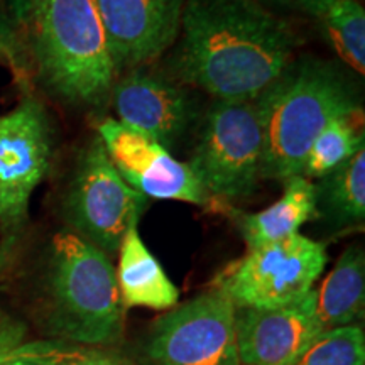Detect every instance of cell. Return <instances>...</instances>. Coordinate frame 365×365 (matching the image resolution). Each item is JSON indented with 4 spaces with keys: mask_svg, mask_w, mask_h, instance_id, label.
Masks as SVG:
<instances>
[{
    "mask_svg": "<svg viewBox=\"0 0 365 365\" xmlns=\"http://www.w3.org/2000/svg\"><path fill=\"white\" fill-rule=\"evenodd\" d=\"M173 70L215 100H255L293 59L299 39L259 0H186Z\"/></svg>",
    "mask_w": 365,
    "mask_h": 365,
    "instance_id": "1",
    "label": "cell"
},
{
    "mask_svg": "<svg viewBox=\"0 0 365 365\" xmlns=\"http://www.w3.org/2000/svg\"><path fill=\"white\" fill-rule=\"evenodd\" d=\"M344 63L293 58L255 98L264 132L262 180L299 175L313 140L335 118L362 112L360 88Z\"/></svg>",
    "mask_w": 365,
    "mask_h": 365,
    "instance_id": "2",
    "label": "cell"
},
{
    "mask_svg": "<svg viewBox=\"0 0 365 365\" xmlns=\"http://www.w3.org/2000/svg\"><path fill=\"white\" fill-rule=\"evenodd\" d=\"M125 309L107 254L61 230L51 239L44 272V319L51 335L83 346L115 345Z\"/></svg>",
    "mask_w": 365,
    "mask_h": 365,
    "instance_id": "3",
    "label": "cell"
},
{
    "mask_svg": "<svg viewBox=\"0 0 365 365\" xmlns=\"http://www.w3.org/2000/svg\"><path fill=\"white\" fill-rule=\"evenodd\" d=\"M27 31L39 78L54 97L86 108L108 102L118 71L97 0H41Z\"/></svg>",
    "mask_w": 365,
    "mask_h": 365,
    "instance_id": "4",
    "label": "cell"
},
{
    "mask_svg": "<svg viewBox=\"0 0 365 365\" xmlns=\"http://www.w3.org/2000/svg\"><path fill=\"white\" fill-rule=\"evenodd\" d=\"M264 132L255 100H213L200 117L190 170L212 200L235 202L262 180Z\"/></svg>",
    "mask_w": 365,
    "mask_h": 365,
    "instance_id": "5",
    "label": "cell"
},
{
    "mask_svg": "<svg viewBox=\"0 0 365 365\" xmlns=\"http://www.w3.org/2000/svg\"><path fill=\"white\" fill-rule=\"evenodd\" d=\"M53 149V127L39 100L27 95L0 113V269L24 234L31 198L49 175Z\"/></svg>",
    "mask_w": 365,
    "mask_h": 365,
    "instance_id": "6",
    "label": "cell"
},
{
    "mask_svg": "<svg viewBox=\"0 0 365 365\" xmlns=\"http://www.w3.org/2000/svg\"><path fill=\"white\" fill-rule=\"evenodd\" d=\"M328 262L325 244L296 234L247 249L217 274L213 289L235 308H277L294 303L314 289Z\"/></svg>",
    "mask_w": 365,
    "mask_h": 365,
    "instance_id": "7",
    "label": "cell"
},
{
    "mask_svg": "<svg viewBox=\"0 0 365 365\" xmlns=\"http://www.w3.org/2000/svg\"><path fill=\"white\" fill-rule=\"evenodd\" d=\"M148 198L122 180L98 135L91 137L63 200L68 230L110 257L118 252L127 232L139 225Z\"/></svg>",
    "mask_w": 365,
    "mask_h": 365,
    "instance_id": "8",
    "label": "cell"
},
{
    "mask_svg": "<svg viewBox=\"0 0 365 365\" xmlns=\"http://www.w3.org/2000/svg\"><path fill=\"white\" fill-rule=\"evenodd\" d=\"M237 308L210 289L168 309L145 331L139 365H239Z\"/></svg>",
    "mask_w": 365,
    "mask_h": 365,
    "instance_id": "9",
    "label": "cell"
},
{
    "mask_svg": "<svg viewBox=\"0 0 365 365\" xmlns=\"http://www.w3.org/2000/svg\"><path fill=\"white\" fill-rule=\"evenodd\" d=\"M97 135L122 180L144 198L173 200L195 207L212 205L213 200L188 163L178 161L164 145L143 132L107 118L98 125Z\"/></svg>",
    "mask_w": 365,
    "mask_h": 365,
    "instance_id": "10",
    "label": "cell"
},
{
    "mask_svg": "<svg viewBox=\"0 0 365 365\" xmlns=\"http://www.w3.org/2000/svg\"><path fill=\"white\" fill-rule=\"evenodd\" d=\"M117 122L164 145L176 148L200 122L193 95L180 83L144 68L115 80L110 98Z\"/></svg>",
    "mask_w": 365,
    "mask_h": 365,
    "instance_id": "11",
    "label": "cell"
},
{
    "mask_svg": "<svg viewBox=\"0 0 365 365\" xmlns=\"http://www.w3.org/2000/svg\"><path fill=\"white\" fill-rule=\"evenodd\" d=\"M186 0H97L117 71L144 68L180 34Z\"/></svg>",
    "mask_w": 365,
    "mask_h": 365,
    "instance_id": "12",
    "label": "cell"
},
{
    "mask_svg": "<svg viewBox=\"0 0 365 365\" xmlns=\"http://www.w3.org/2000/svg\"><path fill=\"white\" fill-rule=\"evenodd\" d=\"M314 289L277 308H237L239 365H291L322 333Z\"/></svg>",
    "mask_w": 365,
    "mask_h": 365,
    "instance_id": "13",
    "label": "cell"
},
{
    "mask_svg": "<svg viewBox=\"0 0 365 365\" xmlns=\"http://www.w3.org/2000/svg\"><path fill=\"white\" fill-rule=\"evenodd\" d=\"M117 254L115 276L124 309L168 312L180 303V289L140 239L137 227L127 232Z\"/></svg>",
    "mask_w": 365,
    "mask_h": 365,
    "instance_id": "14",
    "label": "cell"
},
{
    "mask_svg": "<svg viewBox=\"0 0 365 365\" xmlns=\"http://www.w3.org/2000/svg\"><path fill=\"white\" fill-rule=\"evenodd\" d=\"M282 182L284 191L271 207L259 213H234L247 249L293 237L304 223L318 218L314 182L301 175L289 176Z\"/></svg>",
    "mask_w": 365,
    "mask_h": 365,
    "instance_id": "15",
    "label": "cell"
},
{
    "mask_svg": "<svg viewBox=\"0 0 365 365\" xmlns=\"http://www.w3.org/2000/svg\"><path fill=\"white\" fill-rule=\"evenodd\" d=\"M365 307V254L360 245H350L318 289L314 312L322 330L357 325Z\"/></svg>",
    "mask_w": 365,
    "mask_h": 365,
    "instance_id": "16",
    "label": "cell"
},
{
    "mask_svg": "<svg viewBox=\"0 0 365 365\" xmlns=\"http://www.w3.org/2000/svg\"><path fill=\"white\" fill-rule=\"evenodd\" d=\"M317 26L341 63L365 73V11L360 0H282Z\"/></svg>",
    "mask_w": 365,
    "mask_h": 365,
    "instance_id": "17",
    "label": "cell"
},
{
    "mask_svg": "<svg viewBox=\"0 0 365 365\" xmlns=\"http://www.w3.org/2000/svg\"><path fill=\"white\" fill-rule=\"evenodd\" d=\"M318 218L333 230L362 225L365 218V149L314 185Z\"/></svg>",
    "mask_w": 365,
    "mask_h": 365,
    "instance_id": "18",
    "label": "cell"
},
{
    "mask_svg": "<svg viewBox=\"0 0 365 365\" xmlns=\"http://www.w3.org/2000/svg\"><path fill=\"white\" fill-rule=\"evenodd\" d=\"M364 110L335 118L313 140L303 166L301 176L319 180L339 168L359 150L365 149Z\"/></svg>",
    "mask_w": 365,
    "mask_h": 365,
    "instance_id": "19",
    "label": "cell"
},
{
    "mask_svg": "<svg viewBox=\"0 0 365 365\" xmlns=\"http://www.w3.org/2000/svg\"><path fill=\"white\" fill-rule=\"evenodd\" d=\"M291 365H365V335L359 325L325 330Z\"/></svg>",
    "mask_w": 365,
    "mask_h": 365,
    "instance_id": "20",
    "label": "cell"
},
{
    "mask_svg": "<svg viewBox=\"0 0 365 365\" xmlns=\"http://www.w3.org/2000/svg\"><path fill=\"white\" fill-rule=\"evenodd\" d=\"M16 352L39 365H130L118 355L98 346L73 345L66 341L22 344Z\"/></svg>",
    "mask_w": 365,
    "mask_h": 365,
    "instance_id": "21",
    "label": "cell"
},
{
    "mask_svg": "<svg viewBox=\"0 0 365 365\" xmlns=\"http://www.w3.org/2000/svg\"><path fill=\"white\" fill-rule=\"evenodd\" d=\"M22 328L0 312V362L7 360L22 345Z\"/></svg>",
    "mask_w": 365,
    "mask_h": 365,
    "instance_id": "22",
    "label": "cell"
},
{
    "mask_svg": "<svg viewBox=\"0 0 365 365\" xmlns=\"http://www.w3.org/2000/svg\"><path fill=\"white\" fill-rule=\"evenodd\" d=\"M41 0H4V7L14 27L27 29Z\"/></svg>",
    "mask_w": 365,
    "mask_h": 365,
    "instance_id": "23",
    "label": "cell"
},
{
    "mask_svg": "<svg viewBox=\"0 0 365 365\" xmlns=\"http://www.w3.org/2000/svg\"><path fill=\"white\" fill-rule=\"evenodd\" d=\"M16 31L11 19H9L6 7H4V0H0V56L7 58L11 65L17 66V56H16Z\"/></svg>",
    "mask_w": 365,
    "mask_h": 365,
    "instance_id": "24",
    "label": "cell"
},
{
    "mask_svg": "<svg viewBox=\"0 0 365 365\" xmlns=\"http://www.w3.org/2000/svg\"><path fill=\"white\" fill-rule=\"evenodd\" d=\"M0 365H39V364H36L34 360L24 357V355H19L17 352H14L7 360L0 362Z\"/></svg>",
    "mask_w": 365,
    "mask_h": 365,
    "instance_id": "25",
    "label": "cell"
},
{
    "mask_svg": "<svg viewBox=\"0 0 365 365\" xmlns=\"http://www.w3.org/2000/svg\"><path fill=\"white\" fill-rule=\"evenodd\" d=\"M259 2H262V4H264V2H266V0H259Z\"/></svg>",
    "mask_w": 365,
    "mask_h": 365,
    "instance_id": "26",
    "label": "cell"
}]
</instances>
